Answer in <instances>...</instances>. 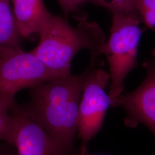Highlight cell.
Returning a JSON list of instances; mask_svg holds the SVG:
<instances>
[{"instance_id": "obj_9", "label": "cell", "mask_w": 155, "mask_h": 155, "mask_svg": "<svg viewBox=\"0 0 155 155\" xmlns=\"http://www.w3.org/2000/svg\"><path fill=\"white\" fill-rule=\"evenodd\" d=\"M22 38L11 0H0V48L21 49Z\"/></svg>"}, {"instance_id": "obj_10", "label": "cell", "mask_w": 155, "mask_h": 155, "mask_svg": "<svg viewBox=\"0 0 155 155\" xmlns=\"http://www.w3.org/2000/svg\"><path fill=\"white\" fill-rule=\"evenodd\" d=\"M133 5L141 22L155 31V0H133Z\"/></svg>"}, {"instance_id": "obj_13", "label": "cell", "mask_w": 155, "mask_h": 155, "mask_svg": "<svg viewBox=\"0 0 155 155\" xmlns=\"http://www.w3.org/2000/svg\"><path fill=\"white\" fill-rule=\"evenodd\" d=\"M58 1L66 17L71 13L77 12L80 7L87 3V0H58Z\"/></svg>"}, {"instance_id": "obj_1", "label": "cell", "mask_w": 155, "mask_h": 155, "mask_svg": "<svg viewBox=\"0 0 155 155\" xmlns=\"http://www.w3.org/2000/svg\"><path fill=\"white\" fill-rule=\"evenodd\" d=\"M89 67L82 74L40 83L29 89V100L12 105L38 124L71 155L78 133L79 105Z\"/></svg>"}, {"instance_id": "obj_11", "label": "cell", "mask_w": 155, "mask_h": 155, "mask_svg": "<svg viewBox=\"0 0 155 155\" xmlns=\"http://www.w3.org/2000/svg\"><path fill=\"white\" fill-rule=\"evenodd\" d=\"M87 3L103 7L111 13H121L139 18L134 8L133 0H87Z\"/></svg>"}, {"instance_id": "obj_5", "label": "cell", "mask_w": 155, "mask_h": 155, "mask_svg": "<svg viewBox=\"0 0 155 155\" xmlns=\"http://www.w3.org/2000/svg\"><path fill=\"white\" fill-rule=\"evenodd\" d=\"M92 57L84 79L79 105L78 135L81 140V155H86L89 142L102 127L111 100L105 89L110 81L109 74L100 68L102 61Z\"/></svg>"}, {"instance_id": "obj_7", "label": "cell", "mask_w": 155, "mask_h": 155, "mask_svg": "<svg viewBox=\"0 0 155 155\" xmlns=\"http://www.w3.org/2000/svg\"><path fill=\"white\" fill-rule=\"evenodd\" d=\"M15 129L14 147L18 155H71L38 124L11 107Z\"/></svg>"}, {"instance_id": "obj_14", "label": "cell", "mask_w": 155, "mask_h": 155, "mask_svg": "<svg viewBox=\"0 0 155 155\" xmlns=\"http://www.w3.org/2000/svg\"><path fill=\"white\" fill-rule=\"evenodd\" d=\"M13 147L5 142L0 143V155H18Z\"/></svg>"}, {"instance_id": "obj_12", "label": "cell", "mask_w": 155, "mask_h": 155, "mask_svg": "<svg viewBox=\"0 0 155 155\" xmlns=\"http://www.w3.org/2000/svg\"><path fill=\"white\" fill-rule=\"evenodd\" d=\"M15 121L10 111L0 107V141L14 147Z\"/></svg>"}, {"instance_id": "obj_8", "label": "cell", "mask_w": 155, "mask_h": 155, "mask_svg": "<svg viewBox=\"0 0 155 155\" xmlns=\"http://www.w3.org/2000/svg\"><path fill=\"white\" fill-rule=\"evenodd\" d=\"M17 25L22 38L39 34L52 14L43 0H11Z\"/></svg>"}, {"instance_id": "obj_2", "label": "cell", "mask_w": 155, "mask_h": 155, "mask_svg": "<svg viewBox=\"0 0 155 155\" xmlns=\"http://www.w3.org/2000/svg\"><path fill=\"white\" fill-rule=\"evenodd\" d=\"M39 44L31 51L51 70L71 74L72 59L83 49L92 57L103 54L105 35L95 22L82 20L74 28L63 17L52 15L39 33Z\"/></svg>"}, {"instance_id": "obj_6", "label": "cell", "mask_w": 155, "mask_h": 155, "mask_svg": "<svg viewBox=\"0 0 155 155\" xmlns=\"http://www.w3.org/2000/svg\"><path fill=\"white\" fill-rule=\"evenodd\" d=\"M144 66L147 75L143 83L133 91L111 100V106L125 111L124 122L127 127L134 128L144 124L155 137V49L152 58Z\"/></svg>"}, {"instance_id": "obj_3", "label": "cell", "mask_w": 155, "mask_h": 155, "mask_svg": "<svg viewBox=\"0 0 155 155\" xmlns=\"http://www.w3.org/2000/svg\"><path fill=\"white\" fill-rule=\"evenodd\" d=\"M112 14L110 36L104 46L110 67V86L109 95L111 100L122 94L124 81L137 66L139 43L142 30L137 17L121 13Z\"/></svg>"}, {"instance_id": "obj_4", "label": "cell", "mask_w": 155, "mask_h": 155, "mask_svg": "<svg viewBox=\"0 0 155 155\" xmlns=\"http://www.w3.org/2000/svg\"><path fill=\"white\" fill-rule=\"evenodd\" d=\"M61 77L32 51L0 48V107L9 110L18 91Z\"/></svg>"}]
</instances>
